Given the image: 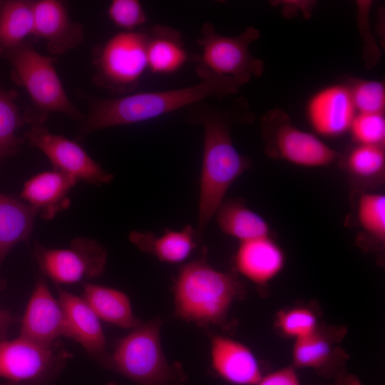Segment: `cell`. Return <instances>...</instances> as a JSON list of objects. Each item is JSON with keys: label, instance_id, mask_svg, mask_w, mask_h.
<instances>
[{"label": "cell", "instance_id": "cell-2", "mask_svg": "<svg viewBox=\"0 0 385 385\" xmlns=\"http://www.w3.org/2000/svg\"><path fill=\"white\" fill-rule=\"evenodd\" d=\"M195 71L200 82L184 88L110 98L85 96L89 111L79 129V138L98 129L152 120L208 98L222 99L240 91V86L230 78Z\"/></svg>", "mask_w": 385, "mask_h": 385}, {"label": "cell", "instance_id": "cell-29", "mask_svg": "<svg viewBox=\"0 0 385 385\" xmlns=\"http://www.w3.org/2000/svg\"><path fill=\"white\" fill-rule=\"evenodd\" d=\"M274 323L282 335L292 338L294 341L311 334L319 324L314 311L305 307L280 310Z\"/></svg>", "mask_w": 385, "mask_h": 385}, {"label": "cell", "instance_id": "cell-22", "mask_svg": "<svg viewBox=\"0 0 385 385\" xmlns=\"http://www.w3.org/2000/svg\"><path fill=\"white\" fill-rule=\"evenodd\" d=\"M37 213L29 205L0 192V270L12 247L29 238ZM4 285L0 277V289Z\"/></svg>", "mask_w": 385, "mask_h": 385}, {"label": "cell", "instance_id": "cell-34", "mask_svg": "<svg viewBox=\"0 0 385 385\" xmlns=\"http://www.w3.org/2000/svg\"><path fill=\"white\" fill-rule=\"evenodd\" d=\"M284 5V14L285 15L289 14L291 16L292 14H295L299 10L302 11L304 14H310L311 9H312L314 4L313 2L309 3V1H286L284 3H280Z\"/></svg>", "mask_w": 385, "mask_h": 385}, {"label": "cell", "instance_id": "cell-33", "mask_svg": "<svg viewBox=\"0 0 385 385\" xmlns=\"http://www.w3.org/2000/svg\"><path fill=\"white\" fill-rule=\"evenodd\" d=\"M255 385H301L296 369L291 365L265 376Z\"/></svg>", "mask_w": 385, "mask_h": 385}, {"label": "cell", "instance_id": "cell-3", "mask_svg": "<svg viewBox=\"0 0 385 385\" xmlns=\"http://www.w3.org/2000/svg\"><path fill=\"white\" fill-rule=\"evenodd\" d=\"M173 292L178 318L202 327L222 326L244 287L235 272L218 271L201 258L180 268Z\"/></svg>", "mask_w": 385, "mask_h": 385}, {"label": "cell", "instance_id": "cell-1", "mask_svg": "<svg viewBox=\"0 0 385 385\" xmlns=\"http://www.w3.org/2000/svg\"><path fill=\"white\" fill-rule=\"evenodd\" d=\"M241 106L220 109L202 101L183 108L186 120L204 130L196 230L200 239L230 187L251 165L236 149L230 134L233 120L242 117Z\"/></svg>", "mask_w": 385, "mask_h": 385}, {"label": "cell", "instance_id": "cell-4", "mask_svg": "<svg viewBox=\"0 0 385 385\" xmlns=\"http://www.w3.org/2000/svg\"><path fill=\"white\" fill-rule=\"evenodd\" d=\"M162 324L157 317L130 329L118 341L104 366L136 385H183L187 375L182 364L170 362L163 352Z\"/></svg>", "mask_w": 385, "mask_h": 385}, {"label": "cell", "instance_id": "cell-31", "mask_svg": "<svg viewBox=\"0 0 385 385\" xmlns=\"http://www.w3.org/2000/svg\"><path fill=\"white\" fill-rule=\"evenodd\" d=\"M349 131L356 144L384 147V114L357 113Z\"/></svg>", "mask_w": 385, "mask_h": 385}, {"label": "cell", "instance_id": "cell-10", "mask_svg": "<svg viewBox=\"0 0 385 385\" xmlns=\"http://www.w3.org/2000/svg\"><path fill=\"white\" fill-rule=\"evenodd\" d=\"M34 252L41 272L59 284L97 278L106 264V250L96 241L85 237L73 239L66 249H49L36 244Z\"/></svg>", "mask_w": 385, "mask_h": 385}, {"label": "cell", "instance_id": "cell-9", "mask_svg": "<svg viewBox=\"0 0 385 385\" xmlns=\"http://www.w3.org/2000/svg\"><path fill=\"white\" fill-rule=\"evenodd\" d=\"M71 357L58 341L43 344L19 335L0 340V377L26 385H50Z\"/></svg>", "mask_w": 385, "mask_h": 385}, {"label": "cell", "instance_id": "cell-16", "mask_svg": "<svg viewBox=\"0 0 385 385\" xmlns=\"http://www.w3.org/2000/svg\"><path fill=\"white\" fill-rule=\"evenodd\" d=\"M211 365L217 376L235 385H255L263 376L253 352L229 337L210 335Z\"/></svg>", "mask_w": 385, "mask_h": 385}, {"label": "cell", "instance_id": "cell-15", "mask_svg": "<svg viewBox=\"0 0 385 385\" xmlns=\"http://www.w3.org/2000/svg\"><path fill=\"white\" fill-rule=\"evenodd\" d=\"M34 9V35L46 41L47 49L51 54H63L83 41V26L71 21L63 2L36 1Z\"/></svg>", "mask_w": 385, "mask_h": 385}, {"label": "cell", "instance_id": "cell-35", "mask_svg": "<svg viewBox=\"0 0 385 385\" xmlns=\"http://www.w3.org/2000/svg\"><path fill=\"white\" fill-rule=\"evenodd\" d=\"M17 321L16 317L6 310L0 309V340L6 339L7 330Z\"/></svg>", "mask_w": 385, "mask_h": 385}, {"label": "cell", "instance_id": "cell-5", "mask_svg": "<svg viewBox=\"0 0 385 385\" xmlns=\"http://www.w3.org/2000/svg\"><path fill=\"white\" fill-rule=\"evenodd\" d=\"M260 36V31L253 26L236 36H224L217 33L211 23L205 22L197 39L201 53L192 58L195 70L230 78L240 86L253 77L260 76L264 61L250 51V46Z\"/></svg>", "mask_w": 385, "mask_h": 385}, {"label": "cell", "instance_id": "cell-13", "mask_svg": "<svg viewBox=\"0 0 385 385\" xmlns=\"http://www.w3.org/2000/svg\"><path fill=\"white\" fill-rule=\"evenodd\" d=\"M20 336L50 345L61 337L71 339L68 323L46 282L38 278L21 321Z\"/></svg>", "mask_w": 385, "mask_h": 385}, {"label": "cell", "instance_id": "cell-30", "mask_svg": "<svg viewBox=\"0 0 385 385\" xmlns=\"http://www.w3.org/2000/svg\"><path fill=\"white\" fill-rule=\"evenodd\" d=\"M358 113H384L385 86L379 81L351 78L346 84Z\"/></svg>", "mask_w": 385, "mask_h": 385}, {"label": "cell", "instance_id": "cell-18", "mask_svg": "<svg viewBox=\"0 0 385 385\" xmlns=\"http://www.w3.org/2000/svg\"><path fill=\"white\" fill-rule=\"evenodd\" d=\"M284 262L283 250L270 235L240 242L235 256L237 272L260 286L276 277Z\"/></svg>", "mask_w": 385, "mask_h": 385}, {"label": "cell", "instance_id": "cell-26", "mask_svg": "<svg viewBox=\"0 0 385 385\" xmlns=\"http://www.w3.org/2000/svg\"><path fill=\"white\" fill-rule=\"evenodd\" d=\"M344 165L356 180H382L385 171L384 147L356 144L346 155Z\"/></svg>", "mask_w": 385, "mask_h": 385}, {"label": "cell", "instance_id": "cell-17", "mask_svg": "<svg viewBox=\"0 0 385 385\" xmlns=\"http://www.w3.org/2000/svg\"><path fill=\"white\" fill-rule=\"evenodd\" d=\"M58 302L66 314L71 339L104 366L109 354L98 317L83 298L65 290L58 289Z\"/></svg>", "mask_w": 385, "mask_h": 385}, {"label": "cell", "instance_id": "cell-11", "mask_svg": "<svg viewBox=\"0 0 385 385\" xmlns=\"http://www.w3.org/2000/svg\"><path fill=\"white\" fill-rule=\"evenodd\" d=\"M25 137L31 146L46 155L54 170L78 182L82 180L99 185L113 180V175L106 171L79 144L50 133L43 123H33Z\"/></svg>", "mask_w": 385, "mask_h": 385}, {"label": "cell", "instance_id": "cell-32", "mask_svg": "<svg viewBox=\"0 0 385 385\" xmlns=\"http://www.w3.org/2000/svg\"><path fill=\"white\" fill-rule=\"evenodd\" d=\"M111 21L123 31H133L147 21L141 3L138 0H113L108 11Z\"/></svg>", "mask_w": 385, "mask_h": 385}, {"label": "cell", "instance_id": "cell-23", "mask_svg": "<svg viewBox=\"0 0 385 385\" xmlns=\"http://www.w3.org/2000/svg\"><path fill=\"white\" fill-rule=\"evenodd\" d=\"M83 299L100 319L113 325L132 329L143 322L135 317L129 298L120 290L85 282Z\"/></svg>", "mask_w": 385, "mask_h": 385}, {"label": "cell", "instance_id": "cell-7", "mask_svg": "<svg viewBox=\"0 0 385 385\" xmlns=\"http://www.w3.org/2000/svg\"><path fill=\"white\" fill-rule=\"evenodd\" d=\"M146 31H121L111 36L95 58V81L119 94H130L148 70Z\"/></svg>", "mask_w": 385, "mask_h": 385}, {"label": "cell", "instance_id": "cell-12", "mask_svg": "<svg viewBox=\"0 0 385 385\" xmlns=\"http://www.w3.org/2000/svg\"><path fill=\"white\" fill-rule=\"evenodd\" d=\"M347 333L342 325L320 324L311 334L295 340L292 364L295 369H311L319 376L334 378L345 369L349 356L340 343Z\"/></svg>", "mask_w": 385, "mask_h": 385}, {"label": "cell", "instance_id": "cell-24", "mask_svg": "<svg viewBox=\"0 0 385 385\" xmlns=\"http://www.w3.org/2000/svg\"><path fill=\"white\" fill-rule=\"evenodd\" d=\"M215 214L222 232L240 242L270 235L265 220L239 200L222 202Z\"/></svg>", "mask_w": 385, "mask_h": 385}, {"label": "cell", "instance_id": "cell-39", "mask_svg": "<svg viewBox=\"0 0 385 385\" xmlns=\"http://www.w3.org/2000/svg\"><path fill=\"white\" fill-rule=\"evenodd\" d=\"M108 385H117L114 382H111L109 384H108Z\"/></svg>", "mask_w": 385, "mask_h": 385}, {"label": "cell", "instance_id": "cell-36", "mask_svg": "<svg viewBox=\"0 0 385 385\" xmlns=\"http://www.w3.org/2000/svg\"><path fill=\"white\" fill-rule=\"evenodd\" d=\"M333 379L334 381L332 385H363L357 376L346 369L341 371Z\"/></svg>", "mask_w": 385, "mask_h": 385}, {"label": "cell", "instance_id": "cell-21", "mask_svg": "<svg viewBox=\"0 0 385 385\" xmlns=\"http://www.w3.org/2000/svg\"><path fill=\"white\" fill-rule=\"evenodd\" d=\"M148 67L153 73H173L187 63L190 55L179 31L156 24L148 30Z\"/></svg>", "mask_w": 385, "mask_h": 385}, {"label": "cell", "instance_id": "cell-37", "mask_svg": "<svg viewBox=\"0 0 385 385\" xmlns=\"http://www.w3.org/2000/svg\"><path fill=\"white\" fill-rule=\"evenodd\" d=\"M0 385H26V384L7 381L5 382H0Z\"/></svg>", "mask_w": 385, "mask_h": 385}, {"label": "cell", "instance_id": "cell-28", "mask_svg": "<svg viewBox=\"0 0 385 385\" xmlns=\"http://www.w3.org/2000/svg\"><path fill=\"white\" fill-rule=\"evenodd\" d=\"M357 218L361 228L378 242H385V195L366 192L359 200Z\"/></svg>", "mask_w": 385, "mask_h": 385}, {"label": "cell", "instance_id": "cell-14", "mask_svg": "<svg viewBox=\"0 0 385 385\" xmlns=\"http://www.w3.org/2000/svg\"><path fill=\"white\" fill-rule=\"evenodd\" d=\"M357 112L346 84H333L314 93L306 106V115L314 132L336 138L349 131Z\"/></svg>", "mask_w": 385, "mask_h": 385}, {"label": "cell", "instance_id": "cell-19", "mask_svg": "<svg viewBox=\"0 0 385 385\" xmlns=\"http://www.w3.org/2000/svg\"><path fill=\"white\" fill-rule=\"evenodd\" d=\"M78 181L56 170L32 176L24 183L20 196L28 205L40 212L44 220L68 208V193Z\"/></svg>", "mask_w": 385, "mask_h": 385}, {"label": "cell", "instance_id": "cell-27", "mask_svg": "<svg viewBox=\"0 0 385 385\" xmlns=\"http://www.w3.org/2000/svg\"><path fill=\"white\" fill-rule=\"evenodd\" d=\"M16 95L14 91L6 92L0 87V157L16 153L23 143L16 131L25 119L15 103Z\"/></svg>", "mask_w": 385, "mask_h": 385}, {"label": "cell", "instance_id": "cell-20", "mask_svg": "<svg viewBox=\"0 0 385 385\" xmlns=\"http://www.w3.org/2000/svg\"><path fill=\"white\" fill-rule=\"evenodd\" d=\"M198 239L196 230L190 225L178 231L168 230L160 236L138 231L129 235L130 241L140 250L171 264L186 260L197 246Z\"/></svg>", "mask_w": 385, "mask_h": 385}, {"label": "cell", "instance_id": "cell-38", "mask_svg": "<svg viewBox=\"0 0 385 385\" xmlns=\"http://www.w3.org/2000/svg\"><path fill=\"white\" fill-rule=\"evenodd\" d=\"M4 3H5L4 1H0V14L1 13L2 9H3Z\"/></svg>", "mask_w": 385, "mask_h": 385}, {"label": "cell", "instance_id": "cell-6", "mask_svg": "<svg viewBox=\"0 0 385 385\" xmlns=\"http://www.w3.org/2000/svg\"><path fill=\"white\" fill-rule=\"evenodd\" d=\"M13 67L19 83L24 86L33 102L46 118L58 112L80 120L82 113L68 98L53 65L54 58L41 54L31 43L0 51Z\"/></svg>", "mask_w": 385, "mask_h": 385}, {"label": "cell", "instance_id": "cell-8", "mask_svg": "<svg viewBox=\"0 0 385 385\" xmlns=\"http://www.w3.org/2000/svg\"><path fill=\"white\" fill-rule=\"evenodd\" d=\"M261 129L267 156L303 167H323L334 162L338 153L315 135L295 127L280 108L261 118Z\"/></svg>", "mask_w": 385, "mask_h": 385}, {"label": "cell", "instance_id": "cell-25", "mask_svg": "<svg viewBox=\"0 0 385 385\" xmlns=\"http://www.w3.org/2000/svg\"><path fill=\"white\" fill-rule=\"evenodd\" d=\"M34 1H5L0 14V51L24 43L25 38L34 35Z\"/></svg>", "mask_w": 385, "mask_h": 385}]
</instances>
